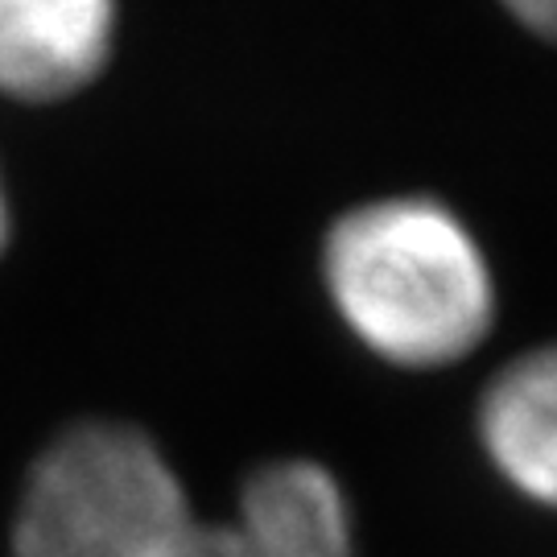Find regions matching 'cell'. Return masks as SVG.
<instances>
[{
  "label": "cell",
  "mask_w": 557,
  "mask_h": 557,
  "mask_svg": "<svg viewBox=\"0 0 557 557\" xmlns=\"http://www.w3.org/2000/svg\"><path fill=\"white\" fill-rule=\"evenodd\" d=\"M322 294L363 351L430 372L475 351L496 322V273L455 207L388 195L347 207L319 248Z\"/></svg>",
  "instance_id": "obj_1"
},
{
  "label": "cell",
  "mask_w": 557,
  "mask_h": 557,
  "mask_svg": "<svg viewBox=\"0 0 557 557\" xmlns=\"http://www.w3.org/2000/svg\"><path fill=\"white\" fill-rule=\"evenodd\" d=\"M9 557H248L236 524L199 512L145 425L87 413L59 425L21 475Z\"/></svg>",
  "instance_id": "obj_2"
},
{
  "label": "cell",
  "mask_w": 557,
  "mask_h": 557,
  "mask_svg": "<svg viewBox=\"0 0 557 557\" xmlns=\"http://www.w3.org/2000/svg\"><path fill=\"white\" fill-rule=\"evenodd\" d=\"M120 25V0H0V100H79L112 71Z\"/></svg>",
  "instance_id": "obj_3"
},
{
  "label": "cell",
  "mask_w": 557,
  "mask_h": 557,
  "mask_svg": "<svg viewBox=\"0 0 557 557\" xmlns=\"http://www.w3.org/2000/svg\"><path fill=\"white\" fill-rule=\"evenodd\" d=\"M227 520L248 557H356L351 499L314 458H269L239 479Z\"/></svg>",
  "instance_id": "obj_4"
},
{
  "label": "cell",
  "mask_w": 557,
  "mask_h": 557,
  "mask_svg": "<svg viewBox=\"0 0 557 557\" xmlns=\"http://www.w3.org/2000/svg\"><path fill=\"white\" fill-rule=\"evenodd\" d=\"M475 430L512 492L557 508V343L524 351L487 380Z\"/></svg>",
  "instance_id": "obj_5"
},
{
  "label": "cell",
  "mask_w": 557,
  "mask_h": 557,
  "mask_svg": "<svg viewBox=\"0 0 557 557\" xmlns=\"http://www.w3.org/2000/svg\"><path fill=\"white\" fill-rule=\"evenodd\" d=\"M512 17L537 34V38H557V0H499Z\"/></svg>",
  "instance_id": "obj_6"
},
{
  "label": "cell",
  "mask_w": 557,
  "mask_h": 557,
  "mask_svg": "<svg viewBox=\"0 0 557 557\" xmlns=\"http://www.w3.org/2000/svg\"><path fill=\"white\" fill-rule=\"evenodd\" d=\"M13 236H17V211H13L9 174H4V165H0V260L9 257V248H13Z\"/></svg>",
  "instance_id": "obj_7"
}]
</instances>
